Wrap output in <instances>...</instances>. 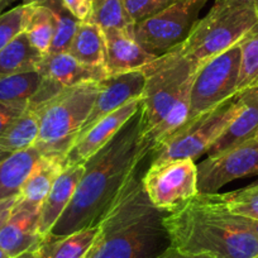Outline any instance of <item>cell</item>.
<instances>
[{"label":"cell","instance_id":"6da1fadb","mask_svg":"<svg viewBox=\"0 0 258 258\" xmlns=\"http://www.w3.org/2000/svg\"><path fill=\"white\" fill-rule=\"evenodd\" d=\"M151 151L152 143L143 136L138 110L108 145L84 163L83 177L73 200L47 238H59L98 225L138 175L141 162Z\"/></svg>","mask_w":258,"mask_h":258},{"label":"cell","instance_id":"7a4b0ae2","mask_svg":"<svg viewBox=\"0 0 258 258\" xmlns=\"http://www.w3.org/2000/svg\"><path fill=\"white\" fill-rule=\"evenodd\" d=\"M165 227L171 247L213 258H254L258 237L232 214L215 194L197 197L167 213Z\"/></svg>","mask_w":258,"mask_h":258},{"label":"cell","instance_id":"3957f363","mask_svg":"<svg viewBox=\"0 0 258 258\" xmlns=\"http://www.w3.org/2000/svg\"><path fill=\"white\" fill-rule=\"evenodd\" d=\"M166 214L150 202L137 175L99 222L86 258H158L171 247Z\"/></svg>","mask_w":258,"mask_h":258},{"label":"cell","instance_id":"277c9868","mask_svg":"<svg viewBox=\"0 0 258 258\" xmlns=\"http://www.w3.org/2000/svg\"><path fill=\"white\" fill-rule=\"evenodd\" d=\"M98 93L99 83H83L62 88L51 99L32 108L39 119V136L34 146L42 156L63 161L78 140Z\"/></svg>","mask_w":258,"mask_h":258},{"label":"cell","instance_id":"5b68a950","mask_svg":"<svg viewBox=\"0 0 258 258\" xmlns=\"http://www.w3.org/2000/svg\"><path fill=\"white\" fill-rule=\"evenodd\" d=\"M258 23V4L242 0H215L204 18L178 48L195 68L235 46Z\"/></svg>","mask_w":258,"mask_h":258},{"label":"cell","instance_id":"8992f818","mask_svg":"<svg viewBox=\"0 0 258 258\" xmlns=\"http://www.w3.org/2000/svg\"><path fill=\"white\" fill-rule=\"evenodd\" d=\"M142 71L146 83L141 96L140 111L143 136L147 140L177 103L183 91L190 88L197 68L177 47L153 59Z\"/></svg>","mask_w":258,"mask_h":258},{"label":"cell","instance_id":"52a82bcc","mask_svg":"<svg viewBox=\"0 0 258 258\" xmlns=\"http://www.w3.org/2000/svg\"><path fill=\"white\" fill-rule=\"evenodd\" d=\"M239 108L240 100L237 95L197 119L185 123L167 140L151 151V165H160L176 160L195 161L199 158L207 153L224 133Z\"/></svg>","mask_w":258,"mask_h":258},{"label":"cell","instance_id":"ba28073f","mask_svg":"<svg viewBox=\"0 0 258 258\" xmlns=\"http://www.w3.org/2000/svg\"><path fill=\"white\" fill-rule=\"evenodd\" d=\"M239 68L240 48L238 43L200 64L191 83L186 123L237 96Z\"/></svg>","mask_w":258,"mask_h":258},{"label":"cell","instance_id":"9c48e42d","mask_svg":"<svg viewBox=\"0 0 258 258\" xmlns=\"http://www.w3.org/2000/svg\"><path fill=\"white\" fill-rule=\"evenodd\" d=\"M209 0H178L136 24L135 37L150 53L160 57L180 47L198 23Z\"/></svg>","mask_w":258,"mask_h":258},{"label":"cell","instance_id":"30bf717a","mask_svg":"<svg viewBox=\"0 0 258 258\" xmlns=\"http://www.w3.org/2000/svg\"><path fill=\"white\" fill-rule=\"evenodd\" d=\"M142 185L156 208L171 213L199 194L197 163L192 160H176L151 165L142 176Z\"/></svg>","mask_w":258,"mask_h":258},{"label":"cell","instance_id":"8fae6325","mask_svg":"<svg viewBox=\"0 0 258 258\" xmlns=\"http://www.w3.org/2000/svg\"><path fill=\"white\" fill-rule=\"evenodd\" d=\"M197 167L199 194H218L232 181L258 175V141L208 156Z\"/></svg>","mask_w":258,"mask_h":258},{"label":"cell","instance_id":"7c38bea8","mask_svg":"<svg viewBox=\"0 0 258 258\" xmlns=\"http://www.w3.org/2000/svg\"><path fill=\"white\" fill-rule=\"evenodd\" d=\"M141 108V99L131 100L115 110L114 113L104 116L90 126L88 131L81 133L70 150L63 157L62 165L64 167L84 165L90 157L108 145L121 126L132 118Z\"/></svg>","mask_w":258,"mask_h":258},{"label":"cell","instance_id":"4fadbf2b","mask_svg":"<svg viewBox=\"0 0 258 258\" xmlns=\"http://www.w3.org/2000/svg\"><path fill=\"white\" fill-rule=\"evenodd\" d=\"M146 76L142 70L108 76L99 83V93L93 109L84 124L81 133L88 131L93 124L104 116L114 113L128 101L141 99L145 88ZM79 135V136H80Z\"/></svg>","mask_w":258,"mask_h":258},{"label":"cell","instance_id":"5bb4252c","mask_svg":"<svg viewBox=\"0 0 258 258\" xmlns=\"http://www.w3.org/2000/svg\"><path fill=\"white\" fill-rule=\"evenodd\" d=\"M39 210L16 202L11 217L0 229V248L9 257L36 249L44 242L38 230Z\"/></svg>","mask_w":258,"mask_h":258},{"label":"cell","instance_id":"9a60e30c","mask_svg":"<svg viewBox=\"0 0 258 258\" xmlns=\"http://www.w3.org/2000/svg\"><path fill=\"white\" fill-rule=\"evenodd\" d=\"M105 39V69L108 75L142 70L157 58L146 51L135 34L121 31H103Z\"/></svg>","mask_w":258,"mask_h":258},{"label":"cell","instance_id":"2e32d148","mask_svg":"<svg viewBox=\"0 0 258 258\" xmlns=\"http://www.w3.org/2000/svg\"><path fill=\"white\" fill-rule=\"evenodd\" d=\"M240 108L224 133L209 148L208 156L217 155L254 140L258 132V85L238 94Z\"/></svg>","mask_w":258,"mask_h":258},{"label":"cell","instance_id":"e0dca14e","mask_svg":"<svg viewBox=\"0 0 258 258\" xmlns=\"http://www.w3.org/2000/svg\"><path fill=\"white\" fill-rule=\"evenodd\" d=\"M38 71L62 88L83 83H100L108 78L105 66H91L78 61L69 52L44 56Z\"/></svg>","mask_w":258,"mask_h":258},{"label":"cell","instance_id":"ac0fdd59","mask_svg":"<svg viewBox=\"0 0 258 258\" xmlns=\"http://www.w3.org/2000/svg\"><path fill=\"white\" fill-rule=\"evenodd\" d=\"M83 173L84 165L64 167L54 181L39 210L38 230L43 239L48 237L57 220L62 217L64 210L68 209L78 187L79 181L83 177Z\"/></svg>","mask_w":258,"mask_h":258},{"label":"cell","instance_id":"d6986e66","mask_svg":"<svg viewBox=\"0 0 258 258\" xmlns=\"http://www.w3.org/2000/svg\"><path fill=\"white\" fill-rule=\"evenodd\" d=\"M62 170H63L62 160L49 156H42L22 186L21 192L17 197V204L41 209L44 199Z\"/></svg>","mask_w":258,"mask_h":258},{"label":"cell","instance_id":"ffe728a7","mask_svg":"<svg viewBox=\"0 0 258 258\" xmlns=\"http://www.w3.org/2000/svg\"><path fill=\"white\" fill-rule=\"evenodd\" d=\"M42 157L36 146L0 161V202L18 197L36 163Z\"/></svg>","mask_w":258,"mask_h":258},{"label":"cell","instance_id":"44dd1931","mask_svg":"<svg viewBox=\"0 0 258 258\" xmlns=\"http://www.w3.org/2000/svg\"><path fill=\"white\" fill-rule=\"evenodd\" d=\"M43 58V54L33 47L23 32L3 49H0V78L37 71Z\"/></svg>","mask_w":258,"mask_h":258},{"label":"cell","instance_id":"7402d4cb","mask_svg":"<svg viewBox=\"0 0 258 258\" xmlns=\"http://www.w3.org/2000/svg\"><path fill=\"white\" fill-rule=\"evenodd\" d=\"M39 136V119L36 111L27 106L26 110L9 125L0 137V156L7 158L13 153L36 145Z\"/></svg>","mask_w":258,"mask_h":258},{"label":"cell","instance_id":"603a6c76","mask_svg":"<svg viewBox=\"0 0 258 258\" xmlns=\"http://www.w3.org/2000/svg\"><path fill=\"white\" fill-rule=\"evenodd\" d=\"M99 227L85 228L59 238H47L39 247L42 258H86L98 237Z\"/></svg>","mask_w":258,"mask_h":258},{"label":"cell","instance_id":"cb8c5ba5","mask_svg":"<svg viewBox=\"0 0 258 258\" xmlns=\"http://www.w3.org/2000/svg\"><path fill=\"white\" fill-rule=\"evenodd\" d=\"M69 53L91 66H105V39L103 31L91 22H80Z\"/></svg>","mask_w":258,"mask_h":258},{"label":"cell","instance_id":"d4e9b609","mask_svg":"<svg viewBox=\"0 0 258 258\" xmlns=\"http://www.w3.org/2000/svg\"><path fill=\"white\" fill-rule=\"evenodd\" d=\"M26 4V27L24 33L29 42L43 56L51 49L54 36V14L48 7L37 2H24Z\"/></svg>","mask_w":258,"mask_h":258},{"label":"cell","instance_id":"484cf974","mask_svg":"<svg viewBox=\"0 0 258 258\" xmlns=\"http://www.w3.org/2000/svg\"><path fill=\"white\" fill-rule=\"evenodd\" d=\"M89 22L101 31H121L135 34L136 23L126 11L124 0H93Z\"/></svg>","mask_w":258,"mask_h":258},{"label":"cell","instance_id":"4316f807","mask_svg":"<svg viewBox=\"0 0 258 258\" xmlns=\"http://www.w3.org/2000/svg\"><path fill=\"white\" fill-rule=\"evenodd\" d=\"M43 79L38 70L0 78V101L29 103L41 88Z\"/></svg>","mask_w":258,"mask_h":258},{"label":"cell","instance_id":"83f0119b","mask_svg":"<svg viewBox=\"0 0 258 258\" xmlns=\"http://www.w3.org/2000/svg\"><path fill=\"white\" fill-rule=\"evenodd\" d=\"M238 46L240 48V68L237 95L258 85V23L242 37Z\"/></svg>","mask_w":258,"mask_h":258},{"label":"cell","instance_id":"f1b7e54d","mask_svg":"<svg viewBox=\"0 0 258 258\" xmlns=\"http://www.w3.org/2000/svg\"><path fill=\"white\" fill-rule=\"evenodd\" d=\"M31 2V0H28ZM48 7L54 14V36L48 54L68 52L80 22L64 8L62 0H32Z\"/></svg>","mask_w":258,"mask_h":258},{"label":"cell","instance_id":"f546056e","mask_svg":"<svg viewBox=\"0 0 258 258\" xmlns=\"http://www.w3.org/2000/svg\"><path fill=\"white\" fill-rule=\"evenodd\" d=\"M215 195L232 214L258 219V180L240 190Z\"/></svg>","mask_w":258,"mask_h":258},{"label":"cell","instance_id":"4dcf8cb0","mask_svg":"<svg viewBox=\"0 0 258 258\" xmlns=\"http://www.w3.org/2000/svg\"><path fill=\"white\" fill-rule=\"evenodd\" d=\"M24 27H26V4L24 3L0 14V49H3L16 37L23 33Z\"/></svg>","mask_w":258,"mask_h":258},{"label":"cell","instance_id":"1f68e13d","mask_svg":"<svg viewBox=\"0 0 258 258\" xmlns=\"http://www.w3.org/2000/svg\"><path fill=\"white\" fill-rule=\"evenodd\" d=\"M176 2L178 0H124V4L129 16L132 17L135 23L137 24L155 16Z\"/></svg>","mask_w":258,"mask_h":258},{"label":"cell","instance_id":"d6a6232c","mask_svg":"<svg viewBox=\"0 0 258 258\" xmlns=\"http://www.w3.org/2000/svg\"><path fill=\"white\" fill-rule=\"evenodd\" d=\"M28 103H4L0 101V137L12 123L23 113Z\"/></svg>","mask_w":258,"mask_h":258},{"label":"cell","instance_id":"836d02e7","mask_svg":"<svg viewBox=\"0 0 258 258\" xmlns=\"http://www.w3.org/2000/svg\"><path fill=\"white\" fill-rule=\"evenodd\" d=\"M62 3L79 22H89L93 11V0H62Z\"/></svg>","mask_w":258,"mask_h":258},{"label":"cell","instance_id":"e575fe53","mask_svg":"<svg viewBox=\"0 0 258 258\" xmlns=\"http://www.w3.org/2000/svg\"><path fill=\"white\" fill-rule=\"evenodd\" d=\"M158 258H213L208 254H195V253H186L178 250L173 247H168Z\"/></svg>","mask_w":258,"mask_h":258},{"label":"cell","instance_id":"d590c367","mask_svg":"<svg viewBox=\"0 0 258 258\" xmlns=\"http://www.w3.org/2000/svg\"><path fill=\"white\" fill-rule=\"evenodd\" d=\"M16 202L17 197L0 202V229H2V227H3L4 224H6L7 220L9 219V217H11L12 210H13L14 205H16Z\"/></svg>","mask_w":258,"mask_h":258},{"label":"cell","instance_id":"8d00e7d4","mask_svg":"<svg viewBox=\"0 0 258 258\" xmlns=\"http://www.w3.org/2000/svg\"><path fill=\"white\" fill-rule=\"evenodd\" d=\"M240 222L250 230L254 235L258 237V219H252V218H247V217H240Z\"/></svg>","mask_w":258,"mask_h":258},{"label":"cell","instance_id":"74e56055","mask_svg":"<svg viewBox=\"0 0 258 258\" xmlns=\"http://www.w3.org/2000/svg\"><path fill=\"white\" fill-rule=\"evenodd\" d=\"M11 258H42V253L39 248H36V249L27 250V252L21 253V254L16 255V257H11Z\"/></svg>","mask_w":258,"mask_h":258},{"label":"cell","instance_id":"f35d334b","mask_svg":"<svg viewBox=\"0 0 258 258\" xmlns=\"http://www.w3.org/2000/svg\"><path fill=\"white\" fill-rule=\"evenodd\" d=\"M17 2V0H0V14H3L9 6Z\"/></svg>","mask_w":258,"mask_h":258},{"label":"cell","instance_id":"ab89813d","mask_svg":"<svg viewBox=\"0 0 258 258\" xmlns=\"http://www.w3.org/2000/svg\"><path fill=\"white\" fill-rule=\"evenodd\" d=\"M0 258H11V257H9V255L7 254V253L4 252V250L2 249V248H0Z\"/></svg>","mask_w":258,"mask_h":258},{"label":"cell","instance_id":"60d3db41","mask_svg":"<svg viewBox=\"0 0 258 258\" xmlns=\"http://www.w3.org/2000/svg\"><path fill=\"white\" fill-rule=\"evenodd\" d=\"M242 2H248V3H255V4H258V0H242Z\"/></svg>","mask_w":258,"mask_h":258},{"label":"cell","instance_id":"b9f144b4","mask_svg":"<svg viewBox=\"0 0 258 258\" xmlns=\"http://www.w3.org/2000/svg\"><path fill=\"white\" fill-rule=\"evenodd\" d=\"M254 140H255V141H258V132H257V135H255V137H254Z\"/></svg>","mask_w":258,"mask_h":258},{"label":"cell","instance_id":"7bdbcfd3","mask_svg":"<svg viewBox=\"0 0 258 258\" xmlns=\"http://www.w3.org/2000/svg\"><path fill=\"white\" fill-rule=\"evenodd\" d=\"M2 160H4V158H3V157H2V156H0V161H2Z\"/></svg>","mask_w":258,"mask_h":258},{"label":"cell","instance_id":"ee69618b","mask_svg":"<svg viewBox=\"0 0 258 258\" xmlns=\"http://www.w3.org/2000/svg\"><path fill=\"white\" fill-rule=\"evenodd\" d=\"M23 2H28V0H23Z\"/></svg>","mask_w":258,"mask_h":258},{"label":"cell","instance_id":"f6af8a7d","mask_svg":"<svg viewBox=\"0 0 258 258\" xmlns=\"http://www.w3.org/2000/svg\"><path fill=\"white\" fill-rule=\"evenodd\" d=\"M254 258H258V255H257V257H254Z\"/></svg>","mask_w":258,"mask_h":258}]
</instances>
